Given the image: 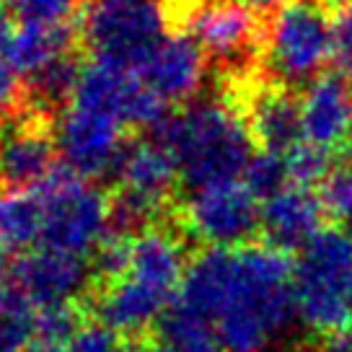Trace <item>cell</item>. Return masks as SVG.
I'll return each instance as SVG.
<instances>
[{
  "mask_svg": "<svg viewBox=\"0 0 352 352\" xmlns=\"http://www.w3.org/2000/svg\"><path fill=\"white\" fill-rule=\"evenodd\" d=\"M23 107V78L6 60L0 63V117H11Z\"/></svg>",
  "mask_w": 352,
  "mask_h": 352,
  "instance_id": "cell-28",
  "label": "cell"
},
{
  "mask_svg": "<svg viewBox=\"0 0 352 352\" xmlns=\"http://www.w3.org/2000/svg\"><path fill=\"white\" fill-rule=\"evenodd\" d=\"M321 199L327 205V212L334 218L350 223L352 220V164H344L334 168L331 176L324 182Z\"/></svg>",
  "mask_w": 352,
  "mask_h": 352,
  "instance_id": "cell-27",
  "label": "cell"
},
{
  "mask_svg": "<svg viewBox=\"0 0 352 352\" xmlns=\"http://www.w3.org/2000/svg\"><path fill=\"white\" fill-rule=\"evenodd\" d=\"M148 138L174 155L179 179L189 192L241 179L254 155L249 120L226 96L189 101L182 111L171 109L148 130Z\"/></svg>",
  "mask_w": 352,
  "mask_h": 352,
  "instance_id": "cell-1",
  "label": "cell"
},
{
  "mask_svg": "<svg viewBox=\"0 0 352 352\" xmlns=\"http://www.w3.org/2000/svg\"><path fill=\"white\" fill-rule=\"evenodd\" d=\"M208 70V52L192 32H174L153 50L138 76L166 104H189L199 94Z\"/></svg>",
  "mask_w": 352,
  "mask_h": 352,
  "instance_id": "cell-12",
  "label": "cell"
},
{
  "mask_svg": "<svg viewBox=\"0 0 352 352\" xmlns=\"http://www.w3.org/2000/svg\"><path fill=\"white\" fill-rule=\"evenodd\" d=\"M189 32L208 52V57L218 60L220 65H246L267 29L256 13L228 0H220L192 13Z\"/></svg>",
  "mask_w": 352,
  "mask_h": 352,
  "instance_id": "cell-11",
  "label": "cell"
},
{
  "mask_svg": "<svg viewBox=\"0 0 352 352\" xmlns=\"http://www.w3.org/2000/svg\"><path fill=\"white\" fill-rule=\"evenodd\" d=\"M124 130L111 114L67 104L55 124L60 161L83 179H114L127 148Z\"/></svg>",
  "mask_w": 352,
  "mask_h": 352,
  "instance_id": "cell-9",
  "label": "cell"
},
{
  "mask_svg": "<svg viewBox=\"0 0 352 352\" xmlns=\"http://www.w3.org/2000/svg\"><path fill=\"white\" fill-rule=\"evenodd\" d=\"M285 166L290 184L314 187L319 182H327L334 171V151L303 140L290 153H285Z\"/></svg>",
  "mask_w": 352,
  "mask_h": 352,
  "instance_id": "cell-21",
  "label": "cell"
},
{
  "mask_svg": "<svg viewBox=\"0 0 352 352\" xmlns=\"http://www.w3.org/2000/svg\"><path fill=\"white\" fill-rule=\"evenodd\" d=\"M329 60L342 78H352V0H344L331 13Z\"/></svg>",
  "mask_w": 352,
  "mask_h": 352,
  "instance_id": "cell-24",
  "label": "cell"
},
{
  "mask_svg": "<svg viewBox=\"0 0 352 352\" xmlns=\"http://www.w3.org/2000/svg\"><path fill=\"white\" fill-rule=\"evenodd\" d=\"M127 352H174L168 344H164L161 340L148 342L143 337H135V340H127Z\"/></svg>",
  "mask_w": 352,
  "mask_h": 352,
  "instance_id": "cell-31",
  "label": "cell"
},
{
  "mask_svg": "<svg viewBox=\"0 0 352 352\" xmlns=\"http://www.w3.org/2000/svg\"><path fill=\"white\" fill-rule=\"evenodd\" d=\"M114 179L122 187H130L164 205H171L179 182V166L166 148H161L151 138H143L127 143Z\"/></svg>",
  "mask_w": 352,
  "mask_h": 352,
  "instance_id": "cell-16",
  "label": "cell"
},
{
  "mask_svg": "<svg viewBox=\"0 0 352 352\" xmlns=\"http://www.w3.org/2000/svg\"><path fill=\"white\" fill-rule=\"evenodd\" d=\"M11 283L36 308L70 303L91 287V264L78 254L36 246L13 259Z\"/></svg>",
  "mask_w": 352,
  "mask_h": 352,
  "instance_id": "cell-10",
  "label": "cell"
},
{
  "mask_svg": "<svg viewBox=\"0 0 352 352\" xmlns=\"http://www.w3.org/2000/svg\"><path fill=\"white\" fill-rule=\"evenodd\" d=\"M36 189L44 199L39 246L63 249L78 256L96 252L109 233V197L63 161Z\"/></svg>",
  "mask_w": 352,
  "mask_h": 352,
  "instance_id": "cell-5",
  "label": "cell"
},
{
  "mask_svg": "<svg viewBox=\"0 0 352 352\" xmlns=\"http://www.w3.org/2000/svg\"><path fill=\"white\" fill-rule=\"evenodd\" d=\"M243 114L262 151L285 155L298 143H303L300 101L277 80L272 86H262L249 94V107Z\"/></svg>",
  "mask_w": 352,
  "mask_h": 352,
  "instance_id": "cell-15",
  "label": "cell"
},
{
  "mask_svg": "<svg viewBox=\"0 0 352 352\" xmlns=\"http://www.w3.org/2000/svg\"><path fill=\"white\" fill-rule=\"evenodd\" d=\"M44 199L39 189L0 195V241L8 249L29 252L42 241Z\"/></svg>",
  "mask_w": 352,
  "mask_h": 352,
  "instance_id": "cell-18",
  "label": "cell"
},
{
  "mask_svg": "<svg viewBox=\"0 0 352 352\" xmlns=\"http://www.w3.org/2000/svg\"><path fill=\"white\" fill-rule=\"evenodd\" d=\"M347 233H350V236H352V220H350V223H347Z\"/></svg>",
  "mask_w": 352,
  "mask_h": 352,
  "instance_id": "cell-35",
  "label": "cell"
},
{
  "mask_svg": "<svg viewBox=\"0 0 352 352\" xmlns=\"http://www.w3.org/2000/svg\"><path fill=\"white\" fill-rule=\"evenodd\" d=\"M80 0H23L16 16L21 23H44V26H57V23H70L78 19Z\"/></svg>",
  "mask_w": 352,
  "mask_h": 352,
  "instance_id": "cell-26",
  "label": "cell"
},
{
  "mask_svg": "<svg viewBox=\"0 0 352 352\" xmlns=\"http://www.w3.org/2000/svg\"><path fill=\"white\" fill-rule=\"evenodd\" d=\"M36 337V306L21 290L8 287L0 303V352H26Z\"/></svg>",
  "mask_w": 352,
  "mask_h": 352,
  "instance_id": "cell-20",
  "label": "cell"
},
{
  "mask_svg": "<svg viewBox=\"0 0 352 352\" xmlns=\"http://www.w3.org/2000/svg\"><path fill=\"white\" fill-rule=\"evenodd\" d=\"M80 50L78 21L44 26V23H21L6 50V63L21 78L34 76L52 60Z\"/></svg>",
  "mask_w": 352,
  "mask_h": 352,
  "instance_id": "cell-17",
  "label": "cell"
},
{
  "mask_svg": "<svg viewBox=\"0 0 352 352\" xmlns=\"http://www.w3.org/2000/svg\"><path fill=\"white\" fill-rule=\"evenodd\" d=\"M174 223L205 246H243L262 226V208L243 182H223L189 192Z\"/></svg>",
  "mask_w": 352,
  "mask_h": 352,
  "instance_id": "cell-7",
  "label": "cell"
},
{
  "mask_svg": "<svg viewBox=\"0 0 352 352\" xmlns=\"http://www.w3.org/2000/svg\"><path fill=\"white\" fill-rule=\"evenodd\" d=\"M241 182L254 192L256 199H270L277 195L283 187H287V166L285 155L270 153V151H259L252 155V161L243 168Z\"/></svg>",
  "mask_w": 352,
  "mask_h": 352,
  "instance_id": "cell-23",
  "label": "cell"
},
{
  "mask_svg": "<svg viewBox=\"0 0 352 352\" xmlns=\"http://www.w3.org/2000/svg\"><path fill=\"white\" fill-rule=\"evenodd\" d=\"M13 23H11V11L0 3V55H6V50H8V44L13 39Z\"/></svg>",
  "mask_w": 352,
  "mask_h": 352,
  "instance_id": "cell-30",
  "label": "cell"
},
{
  "mask_svg": "<svg viewBox=\"0 0 352 352\" xmlns=\"http://www.w3.org/2000/svg\"><path fill=\"white\" fill-rule=\"evenodd\" d=\"M303 140L337 151L352 138V91L340 73L314 78L300 96Z\"/></svg>",
  "mask_w": 352,
  "mask_h": 352,
  "instance_id": "cell-13",
  "label": "cell"
},
{
  "mask_svg": "<svg viewBox=\"0 0 352 352\" xmlns=\"http://www.w3.org/2000/svg\"><path fill=\"white\" fill-rule=\"evenodd\" d=\"M329 21L319 0H287L264 32V57L277 83L319 78L329 60Z\"/></svg>",
  "mask_w": 352,
  "mask_h": 352,
  "instance_id": "cell-6",
  "label": "cell"
},
{
  "mask_svg": "<svg viewBox=\"0 0 352 352\" xmlns=\"http://www.w3.org/2000/svg\"><path fill=\"white\" fill-rule=\"evenodd\" d=\"M168 0H80L78 34L88 60L140 73L171 29Z\"/></svg>",
  "mask_w": 352,
  "mask_h": 352,
  "instance_id": "cell-4",
  "label": "cell"
},
{
  "mask_svg": "<svg viewBox=\"0 0 352 352\" xmlns=\"http://www.w3.org/2000/svg\"><path fill=\"white\" fill-rule=\"evenodd\" d=\"M86 319H88V308L80 300L36 308V337L34 340L65 344V342H70L76 337V331L86 324Z\"/></svg>",
  "mask_w": 352,
  "mask_h": 352,
  "instance_id": "cell-22",
  "label": "cell"
},
{
  "mask_svg": "<svg viewBox=\"0 0 352 352\" xmlns=\"http://www.w3.org/2000/svg\"><path fill=\"white\" fill-rule=\"evenodd\" d=\"M67 352H127V337L91 319L67 342Z\"/></svg>",
  "mask_w": 352,
  "mask_h": 352,
  "instance_id": "cell-25",
  "label": "cell"
},
{
  "mask_svg": "<svg viewBox=\"0 0 352 352\" xmlns=\"http://www.w3.org/2000/svg\"><path fill=\"white\" fill-rule=\"evenodd\" d=\"M327 205L311 187L287 184L277 195L264 199L262 228L270 246L280 252L303 249L321 231Z\"/></svg>",
  "mask_w": 352,
  "mask_h": 352,
  "instance_id": "cell-14",
  "label": "cell"
},
{
  "mask_svg": "<svg viewBox=\"0 0 352 352\" xmlns=\"http://www.w3.org/2000/svg\"><path fill=\"white\" fill-rule=\"evenodd\" d=\"M6 249H8V246L0 241V303H3V298L8 293L6 283L11 280V267H8V254H6Z\"/></svg>",
  "mask_w": 352,
  "mask_h": 352,
  "instance_id": "cell-32",
  "label": "cell"
},
{
  "mask_svg": "<svg viewBox=\"0 0 352 352\" xmlns=\"http://www.w3.org/2000/svg\"><path fill=\"white\" fill-rule=\"evenodd\" d=\"M296 316L293 262L275 246H236L231 283L215 319L226 352H264Z\"/></svg>",
  "mask_w": 352,
  "mask_h": 352,
  "instance_id": "cell-2",
  "label": "cell"
},
{
  "mask_svg": "<svg viewBox=\"0 0 352 352\" xmlns=\"http://www.w3.org/2000/svg\"><path fill=\"white\" fill-rule=\"evenodd\" d=\"M319 3H337V6H340V3H344V0H319Z\"/></svg>",
  "mask_w": 352,
  "mask_h": 352,
  "instance_id": "cell-34",
  "label": "cell"
},
{
  "mask_svg": "<svg viewBox=\"0 0 352 352\" xmlns=\"http://www.w3.org/2000/svg\"><path fill=\"white\" fill-rule=\"evenodd\" d=\"M57 117L23 104L0 122V189L26 192L47 182L60 164Z\"/></svg>",
  "mask_w": 352,
  "mask_h": 352,
  "instance_id": "cell-8",
  "label": "cell"
},
{
  "mask_svg": "<svg viewBox=\"0 0 352 352\" xmlns=\"http://www.w3.org/2000/svg\"><path fill=\"white\" fill-rule=\"evenodd\" d=\"M296 316L329 342L352 329V236L321 228L293 262Z\"/></svg>",
  "mask_w": 352,
  "mask_h": 352,
  "instance_id": "cell-3",
  "label": "cell"
},
{
  "mask_svg": "<svg viewBox=\"0 0 352 352\" xmlns=\"http://www.w3.org/2000/svg\"><path fill=\"white\" fill-rule=\"evenodd\" d=\"M155 337L174 352H226L215 324L171 300L164 316L155 321Z\"/></svg>",
  "mask_w": 352,
  "mask_h": 352,
  "instance_id": "cell-19",
  "label": "cell"
},
{
  "mask_svg": "<svg viewBox=\"0 0 352 352\" xmlns=\"http://www.w3.org/2000/svg\"><path fill=\"white\" fill-rule=\"evenodd\" d=\"M327 352H352V329L327 342Z\"/></svg>",
  "mask_w": 352,
  "mask_h": 352,
  "instance_id": "cell-33",
  "label": "cell"
},
{
  "mask_svg": "<svg viewBox=\"0 0 352 352\" xmlns=\"http://www.w3.org/2000/svg\"><path fill=\"white\" fill-rule=\"evenodd\" d=\"M228 3H236V6H241L246 11L256 13V16H262V13H275L280 11L283 6H285L287 0H228Z\"/></svg>",
  "mask_w": 352,
  "mask_h": 352,
  "instance_id": "cell-29",
  "label": "cell"
}]
</instances>
